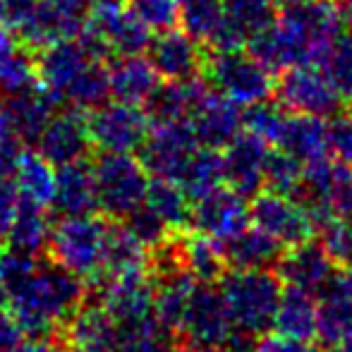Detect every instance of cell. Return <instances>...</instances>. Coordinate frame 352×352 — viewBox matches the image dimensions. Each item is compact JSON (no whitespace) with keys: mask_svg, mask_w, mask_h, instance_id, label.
<instances>
[{"mask_svg":"<svg viewBox=\"0 0 352 352\" xmlns=\"http://www.w3.org/2000/svg\"><path fill=\"white\" fill-rule=\"evenodd\" d=\"M87 302V283L51 259L38 261L29 276L5 302L24 336L58 338L67 319Z\"/></svg>","mask_w":352,"mask_h":352,"instance_id":"6da1fadb","label":"cell"},{"mask_svg":"<svg viewBox=\"0 0 352 352\" xmlns=\"http://www.w3.org/2000/svg\"><path fill=\"white\" fill-rule=\"evenodd\" d=\"M218 290L235 331L261 336L274 329L283 280L271 269H230L221 276Z\"/></svg>","mask_w":352,"mask_h":352,"instance_id":"7a4b0ae2","label":"cell"},{"mask_svg":"<svg viewBox=\"0 0 352 352\" xmlns=\"http://www.w3.org/2000/svg\"><path fill=\"white\" fill-rule=\"evenodd\" d=\"M108 228H111V218L96 216V213L60 216V221L51 228V235H48V259L91 285L103 271Z\"/></svg>","mask_w":352,"mask_h":352,"instance_id":"3957f363","label":"cell"},{"mask_svg":"<svg viewBox=\"0 0 352 352\" xmlns=\"http://www.w3.org/2000/svg\"><path fill=\"white\" fill-rule=\"evenodd\" d=\"M96 209L111 221H125L144 204L148 173L135 153L98 151L91 158Z\"/></svg>","mask_w":352,"mask_h":352,"instance_id":"277c9868","label":"cell"},{"mask_svg":"<svg viewBox=\"0 0 352 352\" xmlns=\"http://www.w3.org/2000/svg\"><path fill=\"white\" fill-rule=\"evenodd\" d=\"M201 77L237 106H252L274 98L276 91V72L256 60L247 48H232V51L206 48Z\"/></svg>","mask_w":352,"mask_h":352,"instance_id":"5b68a950","label":"cell"},{"mask_svg":"<svg viewBox=\"0 0 352 352\" xmlns=\"http://www.w3.org/2000/svg\"><path fill=\"white\" fill-rule=\"evenodd\" d=\"M89 287H94L98 302L106 307L111 319L116 321L122 340L161 331L156 311H153V283L148 280V271L146 274L98 278Z\"/></svg>","mask_w":352,"mask_h":352,"instance_id":"8992f818","label":"cell"},{"mask_svg":"<svg viewBox=\"0 0 352 352\" xmlns=\"http://www.w3.org/2000/svg\"><path fill=\"white\" fill-rule=\"evenodd\" d=\"M274 98L290 113H305L331 120L345 108L324 72L314 63H300L278 72Z\"/></svg>","mask_w":352,"mask_h":352,"instance_id":"52a82bcc","label":"cell"},{"mask_svg":"<svg viewBox=\"0 0 352 352\" xmlns=\"http://www.w3.org/2000/svg\"><path fill=\"white\" fill-rule=\"evenodd\" d=\"M201 144L187 120H151L146 140L140 146V161L151 177L180 180Z\"/></svg>","mask_w":352,"mask_h":352,"instance_id":"ba28073f","label":"cell"},{"mask_svg":"<svg viewBox=\"0 0 352 352\" xmlns=\"http://www.w3.org/2000/svg\"><path fill=\"white\" fill-rule=\"evenodd\" d=\"M89 137L96 151L137 153L146 140L151 118L142 106L122 101H103L87 111Z\"/></svg>","mask_w":352,"mask_h":352,"instance_id":"9c48e42d","label":"cell"},{"mask_svg":"<svg viewBox=\"0 0 352 352\" xmlns=\"http://www.w3.org/2000/svg\"><path fill=\"white\" fill-rule=\"evenodd\" d=\"M252 226L276 240L280 247H295L316 235V223L309 209L297 197L261 190L250 201Z\"/></svg>","mask_w":352,"mask_h":352,"instance_id":"30bf717a","label":"cell"},{"mask_svg":"<svg viewBox=\"0 0 352 352\" xmlns=\"http://www.w3.org/2000/svg\"><path fill=\"white\" fill-rule=\"evenodd\" d=\"M177 333L185 338L190 350L223 345L228 340V336L232 333V324L221 290L213 287V283H197Z\"/></svg>","mask_w":352,"mask_h":352,"instance_id":"8fae6325","label":"cell"},{"mask_svg":"<svg viewBox=\"0 0 352 352\" xmlns=\"http://www.w3.org/2000/svg\"><path fill=\"white\" fill-rule=\"evenodd\" d=\"M96 63H103L84 46L79 38H65L36 51V74L38 84L56 98L65 103L67 94L77 87V82L91 70Z\"/></svg>","mask_w":352,"mask_h":352,"instance_id":"7c38bea8","label":"cell"},{"mask_svg":"<svg viewBox=\"0 0 352 352\" xmlns=\"http://www.w3.org/2000/svg\"><path fill=\"white\" fill-rule=\"evenodd\" d=\"M187 122L204 146L223 148L242 132V111L235 101L223 96L209 82H201L187 113Z\"/></svg>","mask_w":352,"mask_h":352,"instance_id":"4fadbf2b","label":"cell"},{"mask_svg":"<svg viewBox=\"0 0 352 352\" xmlns=\"http://www.w3.org/2000/svg\"><path fill=\"white\" fill-rule=\"evenodd\" d=\"M190 223L195 226V230L226 245L252 226L250 201H247V197L237 195L235 190L223 185L213 190L211 195L192 201Z\"/></svg>","mask_w":352,"mask_h":352,"instance_id":"5bb4252c","label":"cell"},{"mask_svg":"<svg viewBox=\"0 0 352 352\" xmlns=\"http://www.w3.org/2000/svg\"><path fill=\"white\" fill-rule=\"evenodd\" d=\"M63 352H120L122 336L101 302L87 300L58 333Z\"/></svg>","mask_w":352,"mask_h":352,"instance_id":"9a60e30c","label":"cell"},{"mask_svg":"<svg viewBox=\"0 0 352 352\" xmlns=\"http://www.w3.org/2000/svg\"><path fill=\"white\" fill-rule=\"evenodd\" d=\"M91 148L94 144L89 137L87 111L72 106L58 108L36 140V151L58 168L72 161H82L91 153Z\"/></svg>","mask_w":352,"mask_h":352,"instance_id":"2e32d148","label":"cell"},{"mask_svg":"<svg viewBox=\"0 0 352 352\" xmlns=\"http://www.w3.org/2000/svg\"><path fill=\"white\" fill-rule=\"evenodd\" d=\"M269 144L242 130L235 140L221 148L223 153V185L237 195L252 199L264 190V168L269 156Z\"/></svg>","mask_w":352,"mask_h":352,"instance_id":"e0dca14e","label":"cell"},{"mask_svg":"<svg viewBox=\"0 0 352 352\" xmlns=\"http://www.w3.org/2000/svg\"><path fill=\"white\" fill-rule=\"evenodd\" d=\"M204 53L206 48L180 27L158 32L146 46V58L166 82H182L201 74Z\"/></svg>","mask_w":352,"mask_h":352,"instance_id":"ac0fdd59","label":"cell"},{"mask_svg":"<svg viewBox=\"0 0 352 352\" xmlns=\"http://www.w3.org/2000/svg\"><path fill=\"white\" fill-rule=\"evenodd\" d=\"M276 266H278V278L287 287H297L316 297L324 292V287L336 274L333 256L326 252L321 242H314V237L295 247H287V252L280 254Z\"/></svg>","mask_w":352,"mask_h":352,"instance_id":"d6986e66","label":"cell"},{"mask_svg":"<svg viewBox=\"0 0 352 352\" xmlns=\"http://www.w3.org/2000/svg\"><path fill=\"white\" fill-rule=\"evenodd\" d=\"M278 14L274 0H223V29L209 51L247 48Z\"/></svg>","mask_w":352,"mask_h":352,"instance_id":"ffe728a7","label":"cell"},{"mask_svg":"<svg viewBox=\"0 0 352 352\" xmlns=\"http://www.w3.org/2000/svg\"><path fill=\"white\" fill-rule=\"evenodd\" d=\"M158 87H161V74L153 70L151 60L142 53L118 56L108 65V91L113 101L144 108Z\"/></svg>","mask_w":352,"mask_h":352,"instance_id":"44dd1931","label":"cell"},{"mask_svg":"<svg viewBox=\"0 0 352 352\" xmlns=\"http://www.w3.org/2000/svg\"><path fill=\"white\" fill-rule=\"evenodd\" d=\"M0 103H3L5 116L12 122L14 132L22 137L24 144H36L43 127L58 111V101L41 84H34L24 91L0 98Z\"/></svg>","mask_w":352,"mask_h":352,"instance_id":"7402d4cb","label":"cell"},{"mask_svg":"<svg viewBox=\"0 0 352 352\" xmlns=\"http://www.w3.org/2000/svg\"><path fill=\"white\" fill-rule=\"evenodd\" d=\"M276 146L287 151L302 163H314L321 161V158H329V122L324 118L287 111L285 125H283L280 140Z\"/></svg>","mask_w":352,"mask_h":352,"instance_id":"603a6c76","label":"cell"},{"mask_svg":"<svg viewBox=\"0 0 352 352\" xmlns=\"http://www.w3.org/2000/svg\"><path fill=\"white\" fill-rule=\"evenodd\" d=\"M51 209L58 216H84V213L98 211L91 161L82 158V161H72L60 166Z\"/></svg>","mask_w":352,"mask_h":352,"instance_id":"cb8c5ba5","label":"cell"},{"mask_svg":"<svg viewBox=\"0 0 352 352\" xmlns=\"http://www.w3.org/2000/svg\"><path fill=\"white\" fill-rule=\"evenodd\" d=\"M148 266H151V250L122 221H111L106 240V256H103V271L98 278L146 274Z\"/></svg>","mask_w":352,"mask_h":352,"instance_id":"d4e9b609","label":"cell"},{"mask_svg":"<svg viewBox=\"0 0 352 352\" xmlns=\"http://www.w3.org/2000/svg\"><path fill=\"white\" fill-rule=\"evenodd\" d=\"M175 259L190 276H195L199 283H216L228 271L226 247L223 242L213 240L204 232L195 230L182 235L173 245Z\"/></svg>","mask_w":352,"mask_h":352,"instance_id":"484cf974","label":"cell"},{"mask_svg":"<svg viewBox=\"0 0 352 352\" xmlns=\"http://www.w3.org/2000/svg\"><path fill=\"white\" fill-rule=\"evenodd\" d=\"M348 329H352V269L336 271L319 295V338L331 345Z\"/></svg>","mask_w":352,"mask_h":352,"instance_id":"4316f807","label":"cell"},{"mask_svg":"<svg viewBox=\"0 0 352 352\" xmlns=\"http://www.w3.org/2000/svg\"><path fill=\"white\" fill-rule=\"evenodd\" d=\"M34 84H38L36 53L12 32L0 27V98L19 94Z\"/></svg>","mask_w":352,"mask_h":352,"instance_id":"83f0119b","label":"cell"},{"mask_svg":"<svg viewBox=\"0 0 352 352\" xmlns=\"http://www.w3.org/2000/svg\"><path fill=\"white\" fill-rule=\"evenodd\" d=\"M12 177L19 199L32 201V204L43 206V209H51L58 180L56 166L51 161H46L34 148H24L17 166H14Z\"/></svg>","mask_w":352,"mask_h":352,"instance_id":"f1b7e54d","label":"cell"},{"mask_svg":"<svg viewBox=\"0 0 352 352\" xmlns=\"http://www.w3.org/2000/svg\"><path fill=\"white\" fill-rule=\"evenodd\" d=\"M274 329L302 340L319 338V297L297 287L283 290Z\"/></svg>","mask_w":352,"mask_h":352,"instance_id":"f546056e","label":"cell"},{"mask_svg":"<svg viewBox=\"0 0 352 352\" xmlns=\"http://www.w3.org/2000/svg\"><path fill=\"white\" fill-rule=\"evenodd\" d=\"M309 63H314L345 106H352V29H340L331 36Z\"/></svg>","mask_w":352,"mask_h":352,"instance_id":"4dcf8cb0","label":"cell"},{"mask_svg":"<svg viewBox=\"0 0 352 352\" xmlns=\"http://www.w3.org/2000/svg\"><path fill=\"white\" fill-rule=\"evenodd\" d=\"M144 206L156 218H161V223L170 232L182 230L192 218V199L175 180H166V177L148 180Z\"/></svg>","mask_w":352,"mask_h":352,"instance_id":"1f68e13d","label":"cell"},{"mask_svg":"<svg viewBox=\"0 0 352 352\" xmlns=\"http://www.w3.org/2000/svg\"><path fill=\"white\" fill-rule=\"evenodd\" d=\"M226 261L230 269H271L278 264L283 247L259 228H247L226 242Z\"/></svg>","mask_w":352,"mask_h":352,"instance_id":"d6a6232c","label":"cell"},{"mask_svg":"<svg viewBox=\"0 0 352 352\" xmlns=\"http://www.w3.org/2000/svg\"><path fill=\"white\" fill-rule=\"evenodd\" d=\"M51 228L53 226H51L48 209L19 199L17 216H14L12 228H10V235H8V245L19 252L38 256L41 252H46Z\"/></svg>","mask_w":352,"mask_h":352,"instance_id":"836d02e7","label":"cell"},{"mask_svg":"<svg viewBox=\"0 0 352 352\" xmlns=\"http://www.w3.org/2000/svg\"><path fill=\"white\" fill-rule=\"evenodd\" d=\"M177 185L185 190V195L192 201L201 199V197L211 195L213 190L223 187V153L221 148L204 146L201 144L195 151L192 161L182 170Z\"/></svg>","mask_w":352,"mask_h":352,"instance_id":"e575fe53","label":"cell"},{"mask_svg":"<svg viewBox=\"0 0 352 352\" xmlns=\"http://www.w3.org/2000/svg\"><path fill=\"white\" fill-rule=\"evenodd\" d=\"M180 29L195 41L211 48L223 29V0H177Z\"/></svg>","mask_w":352,"mask_h":352,"instance_id":"d590c367","label":"cell"},{"mask_svg":"<svg viewBox=\"0 0 352 352\" xmlns=\"http://www.w3.org/2000/svg\"><path fill=\"white\" fill-rule=\"evenodd\" d=\"M302 175H305V163L297 161L287 151L278 146L269 148L264 168V187L271 192H280V195L297 197L302 187Z\"/></svg>","mask_w":352,"mask_h":352,"instance_id":"8d00e7d4","label":"cell"},{"mask_svg":"<svg viewBox=\"0 0 352 352\" xmlns=\"http://www.w3.org/2000/svg\"><path fill=\"white\" fill-rule=\"evenodd\" d=\"M285 118V108L278 101H274V98H266V101L245 106V111H242V130L264 140L269 146H276L280 140Z\"/></svg>","mask_w":352,"mask_h":352,"instance_id":"74e56055","label":"cell"},{"mask_svg":"<svg viewBox=\"0 0 352 352\" xmlns=\"http://www.w3.org/2000/svg\"><path fill=\"white\" fill-rule=\"evenodd\" d=\"M130 12L148 29L151 34L168 32L180 27V10L177 0H125Z\"/></svg>","mask_w":352,"mask_h":352,"instance_id":"f35d334b","label":"cell"},{"mask_svg":"<svg viewBox=\"0 0 352 352\" xmlns=\"http://www.w3.org/2000/svg\"><path fill=\"white\" fill-rule=\"evenodd\" d=\"M122 223H125V226L130 228V230L135 232V235L140 237V240L151 252L158 250V247H163L168 242V237H170V230L163 226L161 218L153 216V213L148 211L144 204L135 213H130V216H127Z\"/></svg>","mask_w":352,"mask_h":352,"instance_id":"ab89813d","label":"cell"},{"mask_svg":"<svg viewBox=\"0 0 352 352\" xmlns=\"http://www.w3.org/2000/svg\"><path fill=\"white\" fill-rule=\"evenodd\" d=\"M329 144L331 156L352 168V106H345L338 116L329 120Z\"/></svg>","mask_w":352,"mask_h":352,"instance_id":"60d3db41","label":"cell"},{"mask_svg":"<svg viewBox=\"0 0 352 352\" xmlns=\"http://www.w3.org/2000/svg\"><path fill=\"white\" fill-rule=\"evenodd\" d=\"M24 151L22 137L14 132L12 122L5 116V108L0 103V177H12L14 166Z\"/></svg>","mask_w":352,"mask_h":352,"instance_id":"b9f144b4","label":"cell"},{"mask_svg":"<svg viewBox=\"0 0 352 352\" xmlns=\"http://www.w3.org/2000/svg\"><path fill=\"white\" fill-rule=\"evenodd\" d=\"M252 352H319V348L314 345V340L292 338V336H285L280 331H274V333L266 331V333L259 336Z\"/></svg>","mask_w":352,"mask_h":352,"instance_id":"7bdbcfd3","label":"cell"},{"mask_svg":"<svg viewBox=\"0 0 352 352\" xmlns=\"http://www.w3.org/2000/svg\"><path fill=\"white\" fill-rule=\"evenodd\" d=\"M120 352H192L187 345H180L177 340L161 336V331L140 336V338H130L122 343Z\"/></svg>","mask_w":352,"mask_h":352,"instance_id":"ee69618b","label":"cell"},{"mask_svg":"<svg viewBox=\"0 0 352 352\" xmlns=\"http://www.w3.org/2000/svg\"><path fill=\"white\" fill-rule=\"evenodd\" d=\"M19 206V195L14 182H10V177H0V245L8 242L10 228L17 216Z\"/></svg>","mask_w":352,"mask_h":352,"instance_id":"f6af8a7d","label":"cell"},{"mask_svg":"<svg viewBox=\"0 0 352 352\" xmlns=\"http://www.w3.org/2000/svg\"><path fill=\"white\" fill-rule=\"evenodd\" d=\"M38 0H0V27L17 34L32 17Z\"/></svg>","mask_w":352,"mask_h":352,"instance_id":"bcb514c9","label":"cell"},{"mask_svg":"<svg viewBox=\"0 0 352 352\" xmlns=\"http://www.w3.org/2000/svg\"><path fill=\"white\" fill-rule=\"evenodd\" d=\"M22 336H24L22 329H19L17 321L12 319V314L0 307V352L17 345L19 340H22Z\"/></svg>","mask_w":352,"mask_h":352,"instance_id":"7dc6e473","label":"cell"},{"mask_svg":"<svg viewBox=\"0 0 352 352\" xmlns=\"http://www.w3.org/2000/svg\"><path fill=\"white\" fill-rule=\"evenodd\" d=\"M3 352H63L58 338H41V336H27L17 345L3 350Z\"/></svg>","mask_w":352,"mask_h":352,"instance_id":"c3c4849f","label":"cell"},{"mask_svg":"<svg viewBox=\"0 0 352 352\" xmlns=\"http://www.w3.org/2000/svg\"><path fill=\"white\" fill-rule=\"evenodd\" d=\"M329 348H331L329 352H352V329L343 331V333H340L338 338L329 345Z\"/></svg>","mask_w":352,"mask_h":352,"instance_id":"681fc988","label":"cell"},{"mask_svg":"<svg viewBox=\"0 0 352 352\" xmlns=\"http://www.w3.org/2000/svg\"><path fill=\"white\" fill-rule=\"evenodd\" d=\"M340 12H343L345 24L352 27V0H340Z\"/></svg>","mask_w":352,"mask_h":352,"instance_id":"f907efd6","label":"cell"},{"mask_svg":"<svg viewBox=\"0 0 352 352\" xmlns=\"http://www.w3.org/2000/svg\"><path fill=\"white\" fill-rule=\"evenodd\" d=\"M192 352H228L223 345H211V348H199V350H192Z\"/></svg>","mask_w":352,"mask_h":352,"instance_id":"816d5d0a","label":"cell"},{"mask_svg":"<svg viewBox=\"0 0 352 352\" xmlns=\"http://www.w3.org/2000/svg\"><path fill=\"white\" fill-rule=\"evenodd\" d=\"M276 5H283V3H287V0H274Z\"/></svg>","mask_w":352,"mask_h":352,"instance_id":"f5cc1de1","label":"cell"},{"mask_svg":"<svg viewBox=\"0 0 352 352\" xmlns=\"http://www.w3.org/2000/svg\"><path fill=\"white\" fill-rule=\"evenodd\" d=\"M336 3H338V0H336Z\"/></svg>","mask_w":352,"mask_h":352,"instance_id":"db71d44e","label":"cell"}]
</instances>
